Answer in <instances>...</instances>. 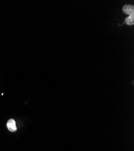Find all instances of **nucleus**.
Here are the masks:
<instances>
[{
    "instance_id": "3",
    "label": "nucleus",
    "mask_w": 134,
    "mask_h": 151,
    "mask_svg": "<svg viewBox=\"0 0 134 151\" xmlns=\"http://www.w3.org/2000/svg\"><path fill=\"white\" fill-rule=\"evenodd\" d=\"M125 23L129 26H132L134 24V15H131L125 19Z\"/></svg>"
},
{
    "instance_id": "1",
    "label": "nucleus",
    "mask_w": 134,
    "mask_h": 151,
    "mask_svg": "<svg viewBox=\"0 0 134 151\" xmlns=\"http://www.w3.org/2000/svg\"><path fill=\"white\" fill-rule=\"evenodd\" d=\"M7 127L10 132H16L17 128L16 126V122L14 119H10L7 123Z\"/></svg>"
},
{
    "instance_id": "2",
    "label": "nucleus",
    "mask_w": 134,
    "mask_h": 151,
    "mask_svg": "<svg viewBox=\"0 0 134 151\" xmlns=\"http://www.w3.org/2000/svg\"><path fill=\"white\" fill-rule=\"evenodd\" d=\"M123 12L129 15H134V7L133 5L130 4L125 5L123 7Z\"/></svg>"
}]
</instances>
